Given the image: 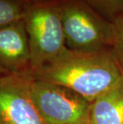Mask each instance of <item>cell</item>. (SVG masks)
<instances>
[{"instance_id": "3", "label": "cell", "mask_w": 123, "mask_h": 124, "mask_svg": "<svg viewBox=\"0 0 123 124\" xmlns=\"http://www.w3.org/2000/svg\"><path fill=\"white\" fill-rule=\"evenodd\" d=\"M58 2L27 5L23 21L30 46L29 75L51 62L67 48Z\"/></svg>"}, {"instance_id": "9", "label": "cell", "mask_w": 123, "mask_h": 124, "mask_svg": "<svg viewBox=\"0 0 123 124\" xmlns=\"http://www.w3.org/2000/svg\"><path fill=\"white\" fill-rule=\"evenodd\" d=\"M111 22L123 17V0H83Z\"/></svg>"}, {"instance_id": "1", "label": "cell", "mask_w": 123, "mask_h": 124, "mask_svg": "<svg viewBox=\"0 0 123 124\" xmlns=\"http://www.w3.org/2000/svg\"><path fill=\"white\" fill-rule=\"evenodd\" d=\"M30 77L61 84L90 103L123 79L112 49L78 52L66 48Z\"/></svg>"}, {"instance_id": "13", "label": "cell", "mask_w": 123, "mask_h": 124, "mask_svg": "<svg viewBox=\"0 0 123 124\" xmlns=\"http://www.w3.org/2000/svg\"><path fill=\"white\" fill-rule=\"evenodd\" d=\"M6 73H7L6 71H5L3 69H2V67H0V75H3V74H6Z\"/></svg>"}, {"instance_id": "5", "label": "cell", "mask_w": 123, "mask_h": 124, "mask_svg": "<svg viewBox=\"0 0 123 124\" xmlns=\"http://www.w3.org/2000/svg\"><path fill=\"white\" fill-rule=\"evenodd\" d=\"M0 124H47L31 98L27 75H0Z\"/></svg>"}, {"instance_id": "7", "label": "cell", "mask_w": 123, "mask_h": 124, "mask_svg": "<svg viewBox=\"0 0 123 124\" xmlns=\"http://www.w3.org/2000/svg\"><path fill=\"white\" fill-rule=\"evenodd\" d=\"M90 124H123V79L90 103Z\"/></svg>"}, {"instance_id": "12", "label": "cell", "mask_w": 123, "mask_h": 124, "mask_svg": "<svg viewBox=\"0 0 123 124\" xmlns=\"http://www.w3.org/2000/svg\"><path fill=\"white\" fill-rule=\"evenodd\" d=\"M72 124H90V121H89V117H88V118H86L84 119L80 120V121H78V122H76Z\"/></svg>"}, {"instance_id": "11", "label": "cell", "mask_w": 123, "mask_h": 124, "mask_svg": "<svg viewBox=\"0 0 123 124\" xmlns=\"http://www.w3.org/2000/svg\"><path fill=\"white\" fill-rule=\"evenodd\" d=\"M27 5H34L39 3H48V2H58L59 0H19Z\"/></svg>"}, {"instance_id": "10", "label": "cell", "mask_w": 123, "mask_h": 124, "mask_svg": "<svg viewBox=\"0 0 123 124\" xmlns=\"http://www.w3.org/2000/svg\"><path fill=\"white\" fill-rule=\"evenodd\" d=\"M116 27V39L112 48L123 75V17L114 21Z\"/></svg>"}, {"instance_id": "4", "label": "cell", "mask_w": 123, "mask_h": 124, "mask_svg": "<svg viewBox=\"0 0 123 124\" xmlns=\"http://www.w3.org/2000/svg\"><path fill=\"white\" fill-rule=\"evenodd\" d=\"M28 78L31 98L47 124H72L89 117L90 102L71 89L30 76Z\"/></svg>"}, {"instance_id": "2", "label": "cell", "mask_w": 123, "mask_h": 124, "mask_svg": "<svg viewBox=\"0 0 123 124\" xmlns=\"http://www.w3.org/2000/svg\"><path fill=\"white\" fill-rule=\"evenodd\" d=\"M66 45L78 52H95L112 49L116 27L83 0H59Z\"/></svg>"}, {"instance_id": "8", "label": "cell", "mask_w": 123, "mask_h": 124, "mask_svg": "<svg viewBox=\"0 0 123 124\" xmlns=\"http://www.w3.org/2000/svg\"><path fill=\"white\" fill-rule=\"evenodd\" d=\"M27 7L19 0H0V28L23 19Z\"/></svg>"}, {"instance_id": "6", "label": "cell", "mask_w": 123, "mask_h": 124, "mask_svg": "<svg viewBox=\"0 0 123 124\" xmlns=\"http://www.w3.org/2000/svg\"><path fill=\"white\" fill-rule=\"evenodd\" d=\"M0 67L8 74L30 75V46L23 19L0 28Z\"/></svg>"}]
</instances>
